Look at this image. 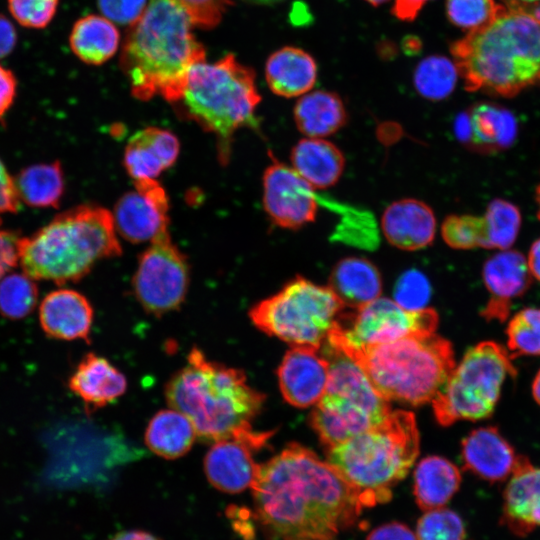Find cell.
<instances>
[{
	"mask_svg": "<svg viewBox=\"0 0 540 540\" xmlns=\"http://www.w3.org/2000/svg\"><path fill=\"white\" fill-rule=\"evenodd\" d=\"M251 490L268 540H335L364 508L335 467L298 443L259 464Z\"/></svg>",
	"mask_w": 540,
	"mask_h": 540,
	"instance_id": "1",
	"label": "cell"
},
{
	"mask_svg": "<svg viewBox=\"0 0 540 540\" xmlns=\"http://www.w3.org/2000/svg\"><path fill=\"white\" fill-rule=\"evenodd\" d=\"M194 23L173 0H150L141 17L130 26L120 55V68L131 93L147 101L161 96L177 103L192 66L205 60Z\"/></svg>",
	"mask_w": 540,
	"mask_h": 540,
	"instance_id": "2",
	"label": "cell"
},
{
	"mask_svg": "<svg viewBox=\"0 0 540 540\" xmlns=\"http://www.w3.org/2000/svg\"><path fill=\"white\" fill-rule=\"evenodd\" d=\"M465 89L514 97L540 83V23L502 6L487 25L450 45Z\"/></svg>",
	"mask_w": 540,
	"mask_h": 540,
	"instance_id": "3",
	"label": "cell"
},
{
	"mask_svg": "<svg viewBox=\"0 0 540 540\" xmlns=\"http://www.w3.org/2000/svg\"><path fill=\"white\" fill-rule=\"evenodd\" d=\"M165 396L191 421L197 438L209 443L251 428L265 402L243 370L211 361L197 348L168 381Z\"/></svg>",
	"mask_w": 540,
	"mask_h": 540,
	"instance_id": "4",
	"label": "cell"
},
{
	"mask_svg": "<svg viewBox=\"0 0 540 540\" xmlns=\"http://www.w3.org/2000/svg\"><path fill=\"white\" fill-rule=\"evenodd\" d=\"M121 254L112 213L80 205L18 240V264L34 280L62 285L87 275L100 260Z\"/></svg>",
	"mask_w": 540,
	"mask_h": 540,
	"instance_id": "5",
	"label": "cell"
},
{
	"mask_svg": "<svg viewBox=\"0 0 540 540\" xmlns=\"http://www.w3.org/2000/svg\"><path fill=\"white\" fill-rule=\"evenodd\" d=\"M418 454L414 414L396 410L327 449V461L354 488L365 508L390 501L392 488L406 477Z\"/></svg>",
	"mask_w": 540,
	"mask_h": 540,
	"instance_id": "6",
	"label": "cell"
},
{
	"mask_svg": "<svg viewBox=\"0 0 540 540\" xmlns=\"http://www.w3.org/2000/svg\"><path fill=\"white\" fill-rule=\"evenodd\" d=\"M326 343L353 359L385 399L410 405L432 402L456 366L450 342L434 333L363 347Z\"/></svg>",
	"mask_w": 540,
	"mask_h": 540,
	"instance_id": "7",
	"label": "cell"
},
{
	"mask_svg": "<svg viewBox=\"0 0 540 540\" xmlns=\"http://www.w3.org/2000/svg\"><path fill=\"white\" fill-rule=\"evenodd\" d=\"M260 101L254 71L227 54L213 63L194 64L175 104L187 118L216 136L218 157L225 164L235 132L256 126Z\"/></svg>",
	"mask_w": 540,
	"mask_h": 540,
	"instance_id": "8",
	"label": "cell"
},
{
	"mask_svg": "<svg viewBox=\"0 0 540 540\" xmlns=\"http://www.w3.org/2000/svg\"><path fill=\"white\" fill-rule=\"evenodd\" d=\"M323 347L328 381L311 413V425L327 450L380 423L391 409L353 359L328 343Z\"/></svg>",
	"mask_w": 540,
	"mask_h": 540,
	"instance_id": "9",
	"label": "cell"
},
{
	"mask_svg": "<svg viewBox=\"0 0 540 540\" xmlns=\"http://www.w3.org/2000/svg\"><path fill=\"white\" fill-rule=\"evenodd\" d=\"M344 308L329 286L296 276L277 293L255 304L249 318L260 331L291 347L319 351Z\"/></svg>",
	"mask_w": 540,
	"mask_h": 540,
	"instance_id": "10",
	"label": "cell"
},
{
	"mask_svg": "<svg viewBox=\"0 0 540 540\" xmlns=\"http://www.w3.org/2000/svg\"><path fill=\"white\" fill-rule=\"evenodd\" d=\"M513 359L506 348L494 341L468 349L432 400L437 421L448 426L459 420L491 416L504 382L517 374Z\"/></svg>",
	"mask_w": 540,
	"mask_h": 540,
	"instance_id": "11",
	"label": "cell"
},
{
	"mask_svg": "<svg viewBox=\"0 0 540 540\" xmlns=\"http://www.w3.org/2000/svg\"><path fill=\"white\" fill-rule=\"evenodd\" d=\"M438 319V314L432 308L410 311L394 300L378 297L354 309V313L343 312L327 341L352 347L378 345L405 337L432 334Z\"/></svg>",
	"mask_w": 540,
	"mask_h": 540,
	"instance_id": "12",
	"label": "cell"
},
{
	"mask_svg": "<svg viewBox=\"0 0 540 540\" xmlns=\"http://www.w3.org/2000/svg\"><path fill=\"white\" fill-rule=\"evenodd\" d=\"M189 280L186 257L166 232L151 241L140 255L132 283L143 309L160 317L182 305Z\"/></svg>",
	"mask_w": 540,
	"mask_h": 540,
	"instance_id": "13",
	"label": "cell"
},
{
	"mask_svg": "<svg viewBox=\"0 0 540 540\" xmlns=\"http://www.w3.org/2000/svg\"><path fill=\"white\" fill-rule=\"evenodd\" d=\"M272 434L251 427L213 442L204 458L209 483L229 494L251 488L259 468L253 455L266 446Z\"/></svg>",
	"mask_w": 540,
	"mask_h": 540,
	"instance_id": "14",
	"label": "cell"
},
{
	"mask_svg": "<svg viewBox=\"0 0 540 540\" xmlns=\"http://www.w3.org/2000/svg\"><path fill=\"white\" fill-rule=\"evenodd\" d=\"M321 197L292 167L273 160L263 175V204L272 222L298 229L315 220Z\"/></svg>",
	"mask_w": 540,
	"mask_h": 540,
	"instance_id": "15",
	"label": "cell"
},
{
	"mask_svg": "<svg viewBox=\"0 0 540 540\" xmlns=\"http://www.w3.org/2000/svg\"><path fill=\"white\" fill-rule=\"evenodd\" d=\"M169 200L155 179L134 180V189L117 201L112 213L116 231L132 243L151 242L168 232Z\"/></svg>",
	"mask_w": 540,
	"mask_h": 540,
	"instance_id": "16",
	"label": "cell"
},
{
	"mask_svg": "<svg viewBox=\"0 0 540 540\" xmlns=\"http://www.w3.org/2000/svg\"><path fill=\"white\" fill-rule=\"evenodd\" d=\"M482 278L490 298L481 315L488 321L499 322L507 319L513 300L523 296L533 281L526 258L512 249L489 257L483 265Z\"/></svg>",
	"mask_w": 540,
	"mask_h": 540,
	"instance_id": "17",
	"label": "cell"
},
{
	"mask_svg": "<svg viewBox=\"0 0 540 540\" xmlns=\"http://www.w3.org/2000/svg\"><path fill=\"white\" fill-rule=\"evenodd\" d=\"M328 372L329 362L318 350L291 347L277 369L283 398L297 408L316 404L325 392Z\"/></svg>",
	"mask_w": 540,
	"mask_h": 540,
	"instance_id": "18",
	"label": "cell"
},
{
	"mask_svg": "<svg viewBox=\"0 0 540 540\" xmlns=\"http://www.w3.org/2000/svg\"><path fill=\"white\" fill-rule=\"evenodd\" d=\"M455 129L458 138L472 150L490 154L506 150L514 143L518 124L505 107L480 102L457 118Z\"/></svg>",
	"mask_w": 540,
	"mask_h": 540,
	"instance_id": "19",
	"label": "cell"
},
{
	"mask_svg": "<svg viewBox=\"0 0 540 540\" xmlns=\"http://www.w3.org/2000/svg\"><path fill=\"white\" fill-rule=\"evenodd\" d=\"M501 523L519 537L540 526V468L519 455L503 494Z\"/></svg>",
	"mask_w": 540,
	"mask_h": 540,
	"instance_id": "20",
	"label": "cell"
},
{
	"mask_svg": "<svg viewBox=\"0 0 540 540\" xmlns=\"http://www.w3.org/2000/svg\"><path fill=\"white\" fill-rule=\"evenodd\" d=\"M461 456L465 470L490 483L511 476L519 457L496 427L471 431L462 441Z\"/></svg>",
	"mask_w": 540,
	"mask_h": 540,
	"instance_id": "21",
	"label": "cell"
},
{
	"mask_svg": "<svg viewBox=\"0 0 540 540\" xmlns=\"http://www.w3.org/2000/svg\"><path fill=\"white\" fill-rule=\"evenodd\" d=\"M386 240L394 247L416 251L429 246L436 234V218L426 203L401 199L391 203L381 218Z\"/></svg>",
	"mask_w": 540,
	"mask_h": 540,
	"instance_id": "22",
	"label": "cell"
},
{
	"mask_svg": "<svg viewBox=\"0 0 540 540\" xmlns=\"http://www.w3.org/2000/svg\"><path fill=\"white\" fill-rule=\"evenodd\" d=\"M39 320L42 329L51 337L88 341L93 309L81 293L71 289H58L47 294L42 300Z\"/></svg>",
	"mask_w": 540,
	"mask_h": 540,
	"instance_id": "23",
	"label": "cell"
},
{
	"mask_svg": "<svg viewBox=\"0 0 540 540\" xmlns=\"http://www.w3.org/2000/svg\"><path fill=\"white\" fill-rule=\"evenodd\" d=\"M180 150L169 130L147 127L134 133L126 145L123 163L134 179H155L176 161Z\"/></svg>",
	"mask_w": 540,
	"mask_h": 540,
	"instance_id": "24",
	"label": "cell"
},
{
	"mask_svg": "<svg viewBox=\"0 0 540 540\" xmlns=\"http://www.w3.org/2000/svg\"><path fill=\"white\" fill-rule=\"evenodd\" d=\"M68 385L83 401L87 411H95L122 396L127 380L107 359L88 353L76 367Z\"/></svg>",
	"mask_w": 540,
	"mask_h": 540,
	"instance_id": "25",
	"label": "cell"
},
{
	"mask_svg": "<svg viewBox=\"0 0 540 540\" xmlns=\"http://www.w3.org/2000/svg\"><path fill=\"white\" fill-rule=\"evenodd\" d=\"M265 77L274 94L286 98L298 97L308 93L315 85L317 64L303 49L286 46L269 56Z\"/></svg>",
	"mask_w": 540,
	"mask_h": 540,
	"instance_id": "26",
	"label": "cell"
},
{
	"mask_svg": "<svg viewBox=\"0 0 540 540\" xmlns=\"http://www.w3.org/2000/svg\"><path fill=\"white\" fill-rule=\"evenodd\" d=\"M328 286L345 307L357 309L380 296L382 279L370 260L346 257L333 267Z\"/></svg>",
	"mask_w": 540,
	"mask_h": 540,
	"instance_id": "27",
	"label": "cell"
},
{
	"mask_svg": "<svg viewBox=\"0 0 540 540\" xmlns=\"http://www.w3.org/2000/svg\"><path fill=\"white\" fill-rule=\"evenodd\" d=\"M292 168L313 188L333 186L342 176L345 158L332 142L322 138L300 140L291 151Z\"/></svg>",
	"mask_w": 540,
	"mask_h": 540,
	"instance_id": "28",
	"label": "cell"
},
{
	"mask_svg": "<svg viewBox=\"0 0 540 540\" xmlns=\"http://www.w3.org/2000/svg\"><path fill=\"white\" fill-rule=\"evenodd\" d=\"M459 469L440 456L423 458L414 471L413 494L420 509L442 508L458 491Z\"/></svg>",
	"mask_w": 540,
	"mask_h": 540,
	"instance_id": "29",
	"label": "cell"
},
{
	"mask_svg": "<svg viewBox=\"0 0 540 540\" xmlns=\"http://www.w3.org/2000/svg\"><path fill=\"white\" fill-rule=\"evenodd\" d=\"M293 113L297 128L309 138L330 136L347 122L342 99L331 91L316 90L302 95Z\"/></svg>",
	"mask_w": 540,
	"mask_h": 540,
	"instance_id": "30",
	"label": "cell"
},
{
	"mask_svg": "<svg viewBox=\"0 0 540 540\" xmlns=\"http://www.w3.org/2000/svg\"><path fill=\"white\" fill-rule=\"evenodd\" d=\"M120 43L118 29L104 16L90 14L79 18L69 35L73 54L88 65H101L115 55Z\"/></svg>",
	"mask_w": 540,
	"mask_h": 540,
	"instance_id": "31",
	"label": "cell"
},
{
	"mask_svg": "<svg viewBox=\"0 0 540 540\" xmlns=\"http://www.w3.org/2000/svg\"><path fill=\"white\" fill-rule=\"evenodd\" d=\"M196 438V430L191 421L173 408L157 412L145 431V443L148 448L165 459L184 456Z\"/></svg>",
	"mask_w": 540,
	"mask_h": 540,
	"instance_id": "32",
	"label": "cell"
},
{
	"mask_svg": "<svg viewBox=\"0 0 540 540\" xmlns=\"http://www.w3.org/2000/svg\"><path fill=\"white\" fill-rule=\"evenodd\" d=\"M18 197L34 208H57L64 193V174L59 161L22 169L14 178Z\"/></svg>",
	"mask_w": 540,
	"mask_h": 540,
	"instance_id": "33",
	"label": "cell"
},
{
	"mask_svg": "<svg viewBox=\"0 0 540 540\" xmlns=\"http://www.w3.org/2000/svg\"><path fill=\"white\" fill-rule=\"evenodd\" d=\"M458 70L455 63L445 56L433 55L423 59L414 72V86L424 98L440 101L454 90Z\"/></svg>",
	"mask_w": 540,
	"mask_h": 540,
	"instance_id": "34",
	"label": "cell"
},
{
	"mask_svg": "<svg viewBox=\"0 0 540 540\" xmlns=\"http://www.w3.org/2000/svg\"><path fill=\"white\" fill-rule=\"evenodd\" d=\"M485 249H510L515 243L522 223L519 208L505 199L492 200L483 215Z\"/></svg>",
	"mask_w": 540,
	"mask_h": 540,
	"instance_id": "35",
	"label": "cell"
},
{
	"mask_svg": "<svg viewBox=\"0 0 540 540\" xmlns=\"http://www.w3.org/2000/svg\"><path fill=\"white\" fill-rule=\"evenodd\" d=\"M37 299V285L24 272L6 274L0 280V312L5 317L21 319L27 316Z\"/></svg>",
	"mask_w": 540,
	"mask_h": 540,
	"instance_id": "36",
	"label": "cell"
},
{
	"mask_svg": "<svg viewBox=\"0 0 540 540\" xmlns=\"http://www.w3.org/2000/svg\"><path fill=\"white\" fill-rule=\"evenodd\" d=\"M507 350L513 358L540 356V308L527 307L509 320Z\"/></svg>",
	"mask_w": 540,
	"mask_h": 540,
	"instance_id": "37",
	"label": "cell"
},
{
	"mask_svg": "<svg viewBox=\"0 0 540 540\" xmlns=\"http://www.w3.org/2000/svg\"><path fill=\"white\" fill-rule=\"evenodd\" d=\"M441 234L445 243L453 249L485 248L486 233L483 216L449 215L442 223Z\"/></svg>",
	"mask_w": 540,
	"mask_h": 540,
	"instance_id": "38",
	"label": "cell"
},
{
	"mask_svg": "<svg viewBox=\"0 0 540 540\" xmlns=\"http://www.w3.org/2000/svg\"><path fill=\"white\" fill-rule=\"evenodd\" d=\"M466 529L454 511L438 508L426 511L416 526L417 540H465Z\"/></svg>",
	"mask_w": 540,
	"mask_h": 540,
	"instance_id": "39",
	"label": "cell"
},
{
	"mask_svg": "<svg viewBox=\"0 0 540 540\" xmlns=\"http://www.w3.org/2000/svg\"><path fill=\"white\" fill-rule=\"evenodd\" d=\"M501 7L495 0H447L446 14L453 25L470 32L491 22Z\"/></svg>",
	"mask_w": 540,
	"mask_h": 540,
	"instance_id": "40",
	"label": "cell"
},
{
	"mask_svg": "<svg viewBox=\"0 0 540 540\" xmlns=\"http://www.w3.org/2000/svg\"><path fill=\"white\" fill-rule=\"evenodd\" d=\"M431 285L427 277L418 270H408L397 280L394 301L402 308L417 311L426 308L431 298Z\"/></svg>",
	"mask_w": 540,
	"mask_h": 540,
	"instance_id": "41",
	"label": "cell"
},
{
	"mask_svg": "<svg viewBox=\"0 0 540 540\" xmlns=\"http://www.w3.org/2000/svg\"><path fill=\"white\" fill-rule=\"evenodd\" d=\"M59 0H8L13 18L26 28L42 29L56 15Z\"/></svg>",
	"mask_w": 540,
	"mask_h": 540,
	"instance_id": "42",
	"label": "cell"
},
{
	"mask_svg": "<svg viewBox=\"0 0 540 540\" xmlns=\"http://www.w3.org/2000/svg\"><path fill=\"white\" fill-rule=\"evenodd\" d=\"M189 15L194 25L211 29L221 21L230 0H173Z\"/></svg>",
	"mask_w": 540,
	"mask_h": 540,
	"instance_id": "43",
	"label": "cell"
},
{
	"mask_svg": "<svg viewBox=\"0 0 540 540\" xmlns=\"http://www.w3.org/2000/svg\"><path fill=\"white\" fill-rule=\"evenodd\" d=\"M147 0H97L102 16L119 25H132L146 9Z\"/></svg>",
	"mask_w": 540,
	"mask_h": 540,
	"instance_id": "44",
	"label": "cell"
},
{
	"mask_svg": "<svg viewBox=\"0 0 540 540\" xmlns=\"http://www.w3.org/2000/svg\"><path fill=\"white\" fill-rule=\"evenodd\" d=\"M19 235L4 229L0 220V280L18 264Z\"/></svg>",
	"mask_w": 540,
	"mask_h": 540,
	"instance_id": "45",
	"label": "cell"
},
{
	"mask_svg": "<svg viewBox=\"0 0 540 540\" xmlns=\"http://www.w3.org/2000/svg\"><path fill=\"white\" fill-rule=\"evenodd\" d=\"M20 207L14 178L0 159V214L15 213Z\"/></svg>",
	"mask_w": 540,
	"mask_h": 540,
	"instance_id": "46",
	"label": "cell"
},
{
	"mask_svg": "<svg viewBox=\"0 0 540 540\" xmlns=\"http://www.w3.org/2000/svg\"><path fill=\"white\" fill-rule=\"evenodd\" d=\"M366 540H417L412 530L403 523L393 521L373 529Z\"/></svg>",
	"mask_w": 540,
	"mask_h": 540,
	"instance_id": "47",
	"label": "cell"
},
{
	"mask_svg": "<svg viewBox=\"0 0 540 540\" xmlns=\"http://www.w3.org/2000/svg\"><path fill=\"white\" fill-rule=\"evenodd\" d=\"M17 92V80L13 72L0 65V118L12 106Z\"/></svg>",
	"mask_w": 540,
	"mask_h": 540,
	"instance_id": "48",
	"label": "cell"
},
{
	"mask_svg": "<svg viewBox=\"0 0 540 540\" xmlns=\"http://www.w3.org/2000/svg\"><path fill=\"white\" fill-rule=\"evenodd\" d=\"M428 1L430 0H394L391 12L397 19L410 22L418 16Z\"/></svg>",
	"mask_w": 540,
	"mask_h": 540,
	"instance_id": "49",
	"label": "cell"
},
{
	"mask_svg": "<svg viewBox=\"0 0 540 540\" xmlns=\"http://www.w3.org/2000/svg\"><path fill=\"white\" fill-rule=\"evenodd\" d=\"M17 43V32L12 22L0 13V59L8 56Z\"/></svg>",
	"mask_w": 540,
	"mask_h": 540,
	"instance_id": "50",
	"label": "cell"
},
{
	"mask_svg": "<svg viewBox=\"0 0 540 540\" xmlns=\"http://www.w3.org/2000/svg\"><path fill=\"white\" fill-rule=\"evenodd\" d=\"M510 10L521 12L535 18L540 12V0H502Z\"/></svg>",
	"mask_w": 540,
	"mask_h": 540,
	"instance_id": "51",
	"label": "cell"
},
{
	"mask_svg": "<svg viewBox=\"0 0 540 540\" xmlns=\"http://www.w3.org/2000/svg\"><path fill=\"white\" fill-rule=\"evenodd\" d=\"M526 260L532 277L540 282V238L532 243Z\"/></svg>",
	"mask_w": 540,
	"mask_h": 540,
	"instance_id": "52",
	"label": "cell"
},
{
	"mask_svg": "<svg viewBox=\"0 0 540 540\" xmlns=\"http://www.w3.org/2000/svg\"><path fill=\"white\" fill-rule=\"evenodd\" d=\"M110 540H161L153 534L142 530L122 531L114 535Z\"/></svg>",
	"mask_w": 540,
	"mask_h": 540,
	"instance_id": "53",
	"label": "cell"
},
{
	"mask_svg": "<svg viewBox=\"0 0 540 540\" xmlns=\"http://www.w3.org/2000/svg\"><path fill=\"white\" fill-rule=\"evenodd\" d=\"M532 395L534 400L540 406V370L537 372L532 383Z\"/></svg>",
	"mask_w": 540,
	"mask_h": 540,
	"instance_id": "54",
	"label": "cell"
},
{
	"mask_svg": "<svg viewBox=\"0 0 540 540\" xmlns=\"http://www.w3.org/2000/svg\"><path fill=\"white\" fill-rule=\"evenodd\" d=\"M243 1L250 4H254V5H274L284 0H243Z\"/></svg>",
	"mask_w": 540,
	"mask_h": 540,
	"instance_id": "55",
	"label": "cell"
},
{
	"mask_svg": "<svg viewBox=\"0 0 540 540\" xmlns=\"http://www.w3.org/2000/svg\"><path fill=\"white\" fill-rule=\"evenodd\" d=\"M535 201L538 207V217L540 218V184L536 187L535 190Z\"/></svg>",
	"mask_w": 540,
	"mask_h": 540,
	"instance_id": "56",
	"label": "cell"
},
{
	"mask_svg": "<svg viewBox=\"0 0 540 540\" xmlns=\"http://www.w3.org/2000/svg\"><path fill=\"white\" fill-rule=\"evenodd\" d=\"M366 2H368L369 4H371L372 6H379L389 0H365Z\"/></svg>",
	"mask_w": 540,
	"mask_h": 540,
	"instance_id": "57",
	"label": "cell"
},
{
	"mask_svg": "<svg viewBox=\"0 0 540 540\" xmlns=\"http://www.w3.org/2000/svg\"><path fill=\"white\" fill-rule=\"evenodd\" d=\"M536 21H538L540 23V13L537 15V17L535 18Z\"/></svg>",
	"mask_w": 540,
	"mask_h": 540,
	"instance_id": "58",
	"label": "cell"
}]
</instances>
